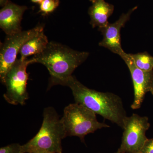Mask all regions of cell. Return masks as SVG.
<instances>
[{
	"instance_id": "6da1fadb",
	"label": "cell",
	"mask_w": 153,
	"mask_h": 153,
	"mask_svg": "<svg viewBox=\"0 0 153 153\" xmlns=\"http://www.w3.org/2000/svg\"><path fill=\"white\" fill-rule=\"evenodd\" d=\"M62 85L71 88L76 103L82 105L123 128L125 120L127 116L122 100L118 95L90 89L73 75Z\"/></svg>"
},
{
	"instance_id": "7a4b0ae2",
	"label": "cell",
	"mask_w": 153,
	"mask_h": 153,
	"mask_svg": "<svg viewBox=\"0 0 153 153\" xmlns=\"http://www.w3.org/2000/svg\"><path fill=\"white\" fill-rule=\"evenodd\" d=\"M89 54L76 51L65 45L50 41L44 51L33 56L34 63L44 65L50 74L49 85H63Z\"/></svg>"
},
{
	"instance_id": "3957f363",
	"label": "cell",
	"mask_w": 153,
	"mask_h": 153,
	"mask_svg": "<svg viewBox=\"0 0 153 153\" xmlns=\"http://www.w3.org/2000/svg\"><path fill=\"white\" fill-rule=\"evenodd\" d=\"M66 137L61 118L54 108H47L43 113L41 128L32 139L22 146V153H30L38 150L52 153H62L61 142Z\"/></svg>"
},
{
	"instance_id": "277c9868",
	"label": "cell",
	"mask_w": 153,
	"mask_h": 153,
	"mask_svg": "<svg viewBox=\"0 0 153 153\" xmlns=\"http://www.w3.org/2000/svg\"><path fill=\"white\" fill-rule=\"evenodd\" d=\"M61 120L66 137H78L81 140H83L88 134L110 127L106 124L98 121L95 113L76 102L65 108Z\"/></svg>"
},
{
	"instance_id": "5b68a950",
	"label": "cell",
	"mask_w": 153,
	"mask_h": 153,
	"mask_svg": "<svg viewBox=\"0 0 153 153\" xmlns=\"http://www.w3.org/2000/svg\"><path fill=\"white\" fill-rule=\"evenodd\" d=\"M34 63L33 58L17 59L8 72L6 74L4 83L7 91L4 97L7 102L11 104L24 105L28 99L27 90L29 74L27 68L28 65Z\"/></svg>"
},
{
	"instance_id": "8992f818",
	"label": "cell",
	"mask_w": 153,
	"mask_h": 153,
	"mask_svg": "<svg viewBox=\"0 0 153 153\" xmlns=\"http://www.w3.org/2000/svg\"><path fill=\"white\" fill-rule=\"evenodd\" d=\"M150 126L147 117H141L136 114L127 117L124 123L122 141L118 152L139 153L148 140L146 134Z\"/></svg>"
},
{
	"instance_id": "52a82bcc",
	"label": "cell",
	"mask_w": 153,
	"mask_h": 153,
	"mask_svg": "<svg viewBox=\"0 0 153 153\" xmlns=\"http://www.w3.org/2000/svg\"><path fill=\"white\" fill-rule=\"evenodd\" d=\"M43 30V26H38L31 30L7 36L0 51V78L2 83L4 82L6 74L16 60L17 55L23 45Z\"/></svg>"
},
{
	"instance_id": "ba28073f",
	"label": "cell",
	"mask_w": 153,
	"mask_h": 153,
	"mask_svg": "<svg viewBox=\"0 0 153 153\" xmlns=\"http://www.w3.org/2000/svg\"><path fill=\"white\" fill-rule=\"evenodd\" d=\"M128 67L132 79L134 88V99L131 108L139 109L146 94L150 91L153 80V71H146L138 68L129 54L124 52L120 55Z\"/></svg>"
},
{
	"instance_id": "9c48e42d",
	"label": "cell",
	"mask_w": 153,
	"mask_h": 153,
	"mask_svg": "<svg viewBox=\"0 0 153 153\" xmlns=\"http://www.w3.org/2000/svg\"><path fill=\"white\" fill-rule=\"evenodd\" d=\"M137 8V7H134L127 13L123 14L114 23H109L106 27L98 29L103 35V39L100 42L99 46L106 48L111 52L120 56L124 52L121 44V30L129 20L133 12Z\"/></svg>"
},
{
	"instance_id": "30bf717a",
	"label": "cell",
	"mask_w": 153,
	"mask_h": 153,
	"mask_svg": "<svg viewBox=\"0 0 153 153\" xmlns=\"http://www.w3.org/2000/svg\"><path fill=\"white\" fill-rule=\"evenodd\" d=\"M26 6H20L9 1L0 11V27L7 36L22 31L21 22Z\"/></svg>"
},
{
	"instance_id": "8fae6325",
	"label": "cell",
	"mask_w": 153,
	"mask_h": 153,
	"mask_svg": "<svg viewBox=\"0 0 153 153\" xmlns=\"http://www.w3.org/2000/svg\"><path fill=\"white\" fill-rule=\"evenodd\" d=\"M114 6L105 0H96L88 10L90 24L93 28L98 29L106 27L109 24L108 19L113 13Z\"/></svg>"
},
{
	"instance_id": "7c38bea8",
	"label": "cell",
	"mask_w": 153,
	"mask_h": 153,
	"mask_svg": "<svg viewBox=\"0 0 153 153\" xmlns=\"http://www.w3.org/2000/svg\"><path fill=\"white\" fill-rule=\"evenodd\" d=\"M49 43L48 38L44 34V30L41 31L23 45L19 52L21 57L27 58L29 56L40 54L47 47Z\"/></svg>"
},
{
	"instance_id": "4fadbf2b",
	"label": "cell",
	"mask_w": 153,
	"mask_h": 153,
	"mask_svg": "<svg viewBox=\"0 0 153 153\" xmlns=\"http://www.w3.org/2000/svg\"><path fill=\"white\" fill-rule=\"evenodd\" d=\"M134 63L143 71H150L153 69V57L147 52L137 54H129Z\"/></svg>"
},
{
	"instance_id": "5bb4252c",
	"label": "cell",
	"mask_w": 153,
	"mask_h": 153,
	"mask_svg": "<svg viewBox=\"0 0 153 153\" xmlns=\"http://www.w3.org/2000/svg\"><path fill=\"white\" fill-rule=\"evenodd\" d=\"M59 0H44L40 4V12L45 15L51 13L60 4Z\"/></svg>"
},
{
	"instance_id": "9a60e30c",
	"label": "cell",
	"mask_w": 153,
	"mask_h": 153,
	"mask_svg": "<svg viewBox=\"0 0 153 153\" xmlns=\"http://www.w3.org/2000/svg\"><path fill=\"white\" fill-rule=\"evenodd\" d=\"M0 153H22V146L18 143L8 145L1 148Z\"/></svg>"
},
{
	"instance_id": "2e32d148",
	"label": "cell",
	"mask_w": 153,
	"mask_h": 153,
	"mask_svg": "<svg viewBox=\"0 0 153 153\" xmlns=\"http://www.w3.org/2000/svg\"><path fill=\"white\" fill-rule=\"evenodd\" d=\"M139 153H153V138L148 139Z\"/></svg>"
},
{
	"instance_id": "e0dca14e",
	"label": "cell",
	"mask_w": 153,
	"mask_h": 153,
	"mask_svg": "<svg viewBox=\"0 0 153 153\" xmlns=\"http://www.w3.org/2000/svg\"><path fill=\"white\" fill-rule=\"evenodd\" d=\"M30 153H52L47 152V151L42 150H38L34 151Z\"/></svg>"
},
{
	"instance_id": "ac0fdd59",
	"label": "cell",
	"mask_w": 153,
	"mask_h": 153,
	"mask_svg": "<svg viewBox=\"0 0 153 153\" xmlns=\"http://www.w3.org/2000/svg\"><path fill=\"white\" fill-rule=\"evenodd\" d=\"M9 1V0H0V5L1 7H4Z\"/></svg>"
},
{
	"instance_id": "d6986e66",
	"label": "cell",
	"mask_w": 153,
	"mask_h": 153,
	"mask_svg": "<svg viewBox=\"0 0 153 153\" xmlns=\"http://www.w3.org/2000/svg\"><path fill=\"white\" fill-rule=\"evenodd\" d=\"M32 2L36 3V4H40L44 0H31Z\"/></svg>"
},
{
	"instance_id": "ffe728a7",
	"label": "cell",
	"mask_w": 153,
	"mask_h": 153,
	"mask_svg": "<svg viewBox=\"0 0 153 153\" xmlns=\"http://www.w3.org/2000/svg\"><path fill=\"white\" fill-rule=\"evenodd\" d=\"M150 92H151L152 94H153V80L152 82V85H151L150 91Z\"/></svg>"
},
{
	"instance_id": "44dd1931",
	"label": "cell",
	"mask_w": 153,
	"mask_h": 153,
	"mask_svg": "<svg viewBox=\"0 0 153 153\" xmlns=\"http://www.w3.org/2000/svg\"><path fill=\"white\" fill-rule=\"evenodd\" d=\"M96 1V0H90V1H91L92 3Z\"/></svg>"
},
{
	"instance_id": "7402d4cb",
	"label": "cell",
	"mask_w": 153,
	"mask_h": 153,
	"mask_svg": "<svg viewBox=\"0 0 153 153\" xmlns=\"http://www.w3.org/2000/svg\"><path fill=\"white\" fill-rule=\"evenodd\" d=\"M117 153H124L120 152H118Z\"/></svg>"
}]
</instances>
